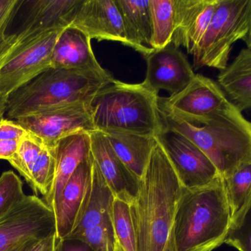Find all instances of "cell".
Segmentation results:
<instances>
[{
    "instance_id": "cell-37",
    "label": "cell",
    "mask_w": 251,
    "mask_h": 251,
    "mask_svg": "<svg viewBox=\"0 0 251 251\" xmlns=\"http://www.w3.org/2000/svg\"><path fill=\"white\" fill-rule=\"evenodd\" d=\"M115 251H125L123 250L122 247H121L119 243H116V249H115Z\"/></svg>"
},
{
    "instance_id": "cell-38",
    "label": "cell",
    "mask_w": 251,
    "mask_h": 251,
    "mask_svg": "<svg viewBox=\"0 0 251 251\" xmlns=\"http://www.w3.org/2000/svg\"><path fill=\"white\" fill-rule=\"evenodd\" d=\"M56 249H57V247H56ZM56 249H54V251H56Z\"/></svg>"
},
{
    "instance_id": "cell-16",
    "label": "cell",
    "mask_w": 251,
    "mask_h": 251,
    "mask_svg": "<svg viewBox=\"0 0 251 251\" xmlns=\"http://www.w3.org/2000/svg\"><path fill=\"white\" fill-rule=\"evenodd\" d=\"M115 198L94 160L89 201L80 221L69 237L83 240L95 234L114 231L113 206Z\"/></svg>"
},
{
    "instance_id": "cell-4",
    "label": "cell",
    "mask_w": 251,
    "mask_h": 251,
    "mask_svg": "<svg viewBox=\"0 0 251 251\" xmlns=\"http://www.w3.org/2000/svg\"><path fill=\"white\" fill-rule=\"evenodd\" d=\"M164 126L193 141L223 178L251 162V122L232 103L203 125H193L160 112Z\"/></svg>"
},
{
    "instance_id": "cell-14",
    "label": "cell",
    "mask_w": 251,
    "mask_h": 251,
    "mask_svg": "<svg viewBox=\"0 0 251 251\" xmlns=\"http://www.w3.org/2000/svg\"><path fill=\"white\" fill-rule=\"evenodd\" d=\"M91 155L115 197L131 205L135 200L140 180L126 166L104 133L90 132Z\"/></svg>"
},
{
    "instance_id": "cell-23",
    "label": "cell",
    "mask_w": 251,
    "mask_h": 251,
    "mask_svg": "<svg viewBox=\"0 0 251 251\" xmlns=\"http://www.w3.org/2000/svg\"><path fill=\"white\" fill-rule=\"evenodd\" d=\"M101 132L126 166L139 180L141 179L156 142V137L122 131Z\"/></svg>"
},
{
    "instance_id": "cell-22",
    "label": "cell",
    "mask_w": 251,
    "mask_h": 251,
    "mask_svg": "<svg viewBox=\"0 0 251 251\" xmlns=\"http://www.w3.org/2000/svg\"><path fill=\"white\" fill-rule=\"evenodd\" d=\"M116 2L122 15L128 47L145 57L149 56L153 51L150 47L152 32L149 0H116Z\"/></svg>"
},
{
    "instance_id": "cell-9",
    "label": "cell",
    "mask_w": 251,
    "mask_h": 251,
    "mask_svg": "<svg viewBox=\"0 0 251 251\" xmlns=\"http://www.w3.org/2000/svg\"><path fill=\"white\" fill-rule=\"evenodd\" d=\"M231 103L218 83L201 74L178 94L158 99L161 112L193 125L206 123Z\"/></svg>"
},
{
    "instance_id": "cell-25",
    "label": "cell",
    "mask_w": 251,
    "mask_h": 251,
    "mask_svg": "<svg viewBox=\"0 0 251 251\" xmlns=\"http://www.w3.org/2000/svg\"><path fill=\"white\" fill-rule=\"evenodd\" d=\"M224 181L233 218L244 208L251 197V162L240 165Z\"/></svg>"
},
{
    "instance_id": "cell-36",
    "label": "cell",
    "mask_w": 251,
    "mask_h": 251,
    "mask_svg": "<svg viewBox=\"0 0 251 251\" xmlns=\"http://www.w3.org/2000/svg\"><path fill=\"white\" fill-rule=\"evenodd\" d=\"M243 41L246 43V47H247L246 48L251 49V22L249 33H248L247 36L245 38V39L243 40Z\"/></svg>"
},
{
    "instance_id": "cell-12",
    "label": "cell",
    "mask_w": 251,
    "mask_h": 251,
    "mask_svg": "<svg viewBox=\"0 0 251 251\" xmlns=\"http://www.w3.org/2000/svg\"><path fill=\"white\" fill-rule=\"evenodd\" d=\"M145 57L147 72L142 84L157 94L160 90H165L170 96L176 95L183 91L196 75L186 56L172 43L161 50H153Z\"/></svg>"
},
{
    "instance_id": "cell-10",
    "label": "cell",
    "mask_w": 251,
    "mask_h": 251,
    "mask_svg": "<svg viewBox=\"0 0 251 251\" xmlns=\"http://www.w3.org/2000/svg\"><path fill=\"white\" fill-rule=\"evenodd\" d=\"M156 138L184 189L201 188L221 176L209 158L180 133L163 125Z\"/></svg>"
},
{
    "instance_id": "cell-28",
    "label": "cell",
    "mask_w": 251,
    "mask_h": 251,
    "mask_svg": "<svg viewBox=\"0 0 251 251\" xmlns=\"http://www.w3.org/2000/svg\"><path fill=\"white\" fill-rule=\"evenodd\" d=\"M113 222L117 243L125 251H137L135 231L131 218L130 204L115 198Z\"/></svg>"
},
{
    "instance_id": "cell-1",
    "label": "cell",
    "mask_w": 251,
    "mask_h": 251,
    "mask_svg": "<svg viewBox=\"0 0 251 251\" xmlns=\"http://www.w3.org/2000/svg\"><path fill=\"white\" fill-rule=\"evenodd\" d=\"M184 189L156 138L137 197L130 205L137 251H176L174 219Z\"/></svg>"
},
{
    "instance_id": "cell-8",
    "label": "cell",
    "mask_w": 251,
    "mask_h": 251,
    "mask_svg": "<svg viewBox=\"0 0 251 251\" xmlns=\"http://www.w3.org/2000/svg\"><path fill=\"white\" fill-rule=\"evenodd\" d=\"M54 211L36 195H25L0 218V251H14L30 240L56 235Z\"/></svg>"
},
{
    "instance_id": "cell-15",
    "label": "cell",
    "mask_w": 251,
    "mask_h": 251,
    "mask_svg": "<svg viewBox=\"0 0 251 251\" xmlns=\"http://www.w3.org/2000/svg\"><path fill=\"white\" fill-rule=\"evenodd\" d=\"M70 27L82 31L91 39L118 41L128 46L116 0H83Z\"/></svg>"
},
{
    "instance_id": "cell-27",
    "label": "cell",
    "mask_w": 251,
    "mask_h": 251,
    "mask_svg": "<svg viewBox=\"0 0 251 251\" xmlns=\"http://www.w3.org/2000/svg\"><path fill=\"white\" fill-rule=\"evenodd\" d=\"M44 145L45 142L41 139L28 131V134L21 141L16 154L8 161L25 178L28 184H30L32 167Z\"/></svg>"
},
{
    "instance_id": "cell-35",
    "label": "cell",
    "mask_w": 251,
    "mask_h": 251,
    "mask_svg": "<svg viewBox=\"0 0 251 251\" xmlns=\"http://www.w3.org/2000/svg\"><path fill=\"white\" fill-rule=\"evenodd\" d=\"M8 97L0 92V121L4 119V115L7 112Z\"/></svg>"
},
{
    "instance_id": "cell-17",
    "label": "cell",
    "mask_w": 251,
    "mask_h": 251,
    "mask_svg": "<svg viewBox=\"0 0 251 251\" xmlns=\"http://www.w3.org/2000/svg\"><path fill=\"white\" fill-rule=\"evenodd\" d=\"M218 0H176L175 29L172 44L193 55L204 35Z\"/></svg>"
},
{
    "instance_id": "cell-5",
    "label": "cell",
    "mask_w": 251,
    "mask_h": 251,
    "mask_svg": "<svg viewBox=\"0 0 251 251\" xmlns=\"http://www.w3.org/2000/svg\"><path fill=\"white\" fill-rule=\"evenodd\" d=\"M158 99L157 93L142 84L114 79L93 100L94 128L156 137L163 128Z\"/></svg>"
},
{
    "instance_id": "cell-2",
    "label": "cell",
    "mask_w": 251,
    "mask_h": 251,
    "mask_svg": "<svg viewBox=\"0 0 251 251\" xmlns=\"http://www.w3.org/2000/svg\"><path fill=\"white\" fill-rule=\"evenodd\" d=\"M114 81L104 68H51L12 93L7 116L16 120L45 111L79 103H92L106 85Z\"/></svg>"
},
{
    "instance_id": "cell-33",
    "label": "cell",
    "mask_w": 251,
    "mask_h": 251,
    "mask_svg": "<svg viewBox=\"0 0 251 251\" xmlns=\"http://www.w3.org/2000/svg\"><path fill=\"white\" fill-rule=\"evenodd\" d=\"M57 235L44 240H30L14 251H53L57 247Z\"/></svg>"
},
{
    "instance_id": "cell-6",
    "label": "cell",
    "mask_w": 251,
    "mask_h": 251,
    "mask_svg": "<svg viewBox=\"0 0 251 251\" xmlns=\"http://www.w3.org/2000/svg\"><path fill=\"white\" fill-rule=\"evenodd\" d=\"M251 22V0H218L210 23L193 53L195 68L225 69L233 44L247 36Z\"/></svg>"
},
{
    "instance_id": "cell-26",
    "label": "cell",
    "mask_w": 251,
    "mask_h": 251,
    "mask_svg": "<svg viewBox=\"0 0 251 251\" xmlns=\"http://www.w3.org/2000/svg\"><path fill=\"white\" fill-rule=\"evenodd\" d=\"M55 146L46 144L32 167L29 187L46 197L51 193L55 178Z\"/></svg>"
},
{
    "instance_id": "cell-32",
    "label": "cell",
    "mask_w": 251,
    "mask_h": 251,
    "mask_svg": "<svg viewBox=\"0 0 251 251\" xmlns=\"http://www.w3.org/2000/svg\"><path fill=\"white\" fill-rule=\"evenodd\" d=\"M25 1L0 0V44L5 39L6 31Z\"/></svg>"
},
{
    "instance_id": "cell-29",
    "label": "cell",
    "mask_w": 251,
    "mask_h": 251,
    "mask_svg": "<svg viewBox=\"0 0 251 251\" xmlns=\"http://www.w3.org/2000/svg\"><path fill=\"white\" fill-rule=\"evenodd\" d=\"M224 243L240 251H251V197L244 208L233 217Z\"/></svg>"
},
{
    "instance_id": "cell-24",
    "label": "cell",
    "mask_w": 251,
    "mask_h": 251,
    "mask_svg": "<svg viewBox=\"0 0 251 251\" xmlns=\"http://www.w3.org/2000/svg\"><path fill=\"white\" fill-rule=\"evenodd\" d=\"M151 19L150 47L161 50L172 43L175 29L176 0H149Z\"/></svg>"
},
{
    "instance_id": "cell-18",
    "label": "cell",
    "mask_w": 251,
    "mask_h": 251,
    "mask_svg": "<svg viewBox=\"0 0 251 251\" xmlns=\"http://www.w3.org/2000/svg\"><path fill=\"white\" fill-rule=\"evenodd\" d=\"M56 172L51 193L44 201L54 211L63 189L82 162L91 156L89 132L76 133L62 139L55 144Z\"/></svg>"
},
{
    "instance_id": "cell-31",
    "label": "cell",
    "mask_w": 251,
    "mask_h": 251,
    "mask_svg": "<svg viewBox=\"0 0 251 251\" xmlns=\"http://www.w3.org/2000/svg\"><path fill=\"white\" fill-rule=\"evenodd\" d=\"M25 195L20 178L11 170L3 172L0 176V218Z\"/></svg>"
},
{
    "instance_id": "cell-3",
    "label": "cell",
    "mask_w": 251,
    "mask_h": 251,
    "mask_svg": "<svg viewBox=\"0 0 251 251\" xmlns=\"http://www.w3.org/2000/svg\"><path fill=\"white\" fill-rule=\"evenodd\" d=\"M224 178L201 188L184 189L174 219L176 251H212L224 244L231 225Z\"/></svg>"
},
{
    "instance_id": "cell-11",
    "label": "cell",
    "mask_w": 251,
    "mask_h": 251,
    "mask_svg": "<svg viewBox=\"0 0 251 251\" xmlns=\"http://www.w3.org/2000/svg\"><path fill=\"white\" fill-rule=\"evenodd\" d=\"M31 134L50 146L76 133L95 131L92 103H79L34 113L18 119Z\"/></svg>"
},
{
    "instance_id": "cell-21",
    "label": "cell",
    "mask_w": 251,
    "mask_h": 251,
    "mask_svg": "<svg viewBox=\"0 0 251 251\" xmlns=\"http://www.w3.org/2000/svg\"><path fill=\"white\" fill-rule=\"evenodd\" d=\"M218 84L239 110H251V49H243L220 72Z\"/></svg>"
},
{
    "instance_id": "cell-13",
    "label": "cell",
    "mask_w": 251,
    "mask_h": 251,
    "mask_svg": "<svg viewBox=\"0 0 251 251\" xmlns=\"http://www.w3.org/2000/svg\"><path fill=\"white\" fill-rule=\"evenodd\" d=\"M92 155L82 162L66 184L54 209L57 238L63 240L72 235L83 215L92 188Z\"/></svg>"
},
{
    "instance_id": "cell-19",
    "label": "cell",
    "mask_w": 251,
    "mask_h": 251,
    "mask_svg": "<svg viewBox=\"0 0 251 251\" xmlns=\"http://www.w3.org/2000/svg\"><path fill=\"white\" fill-rule=\"evenodd\" d=\"M83 0L25 1L26 16L22 27L41 32L70 27Z\"/></svg>"
},
{
    "instance_id": "cell-30",
    "label": "cell",
    "mask_w": 251,
    "mask_h": 251,
    "mask_svg": "<svg viewBox=\"0 0 251 251\" xmlns=\"http://www.w3.org/2000/svg\"><path fill=\"white\" fill-rule=\"evenodd\" d=\"M28 131L17 121H0V160L9 161L17 152L22 139Z\"/></svg>"
},
{
    "instance_id": "cell-20",
    "label": "cell",
    "mask_w": 251,
    "mask_h": 251,
    "mask_svg": "<svg viewBox=\"0 0 251 251\" xmlns=\"http://www.w3.org/2000/svg\"><path fill=\"white\" fill-rule=\"evenodd\" d=\"M100 66L88 35L72 27L63 30L53 50L51 68L81 69Z\"/></svg>"
},
{
    "instance_id": "cell-34",
    "label": "cell",
    "mask_w": 251,
    "mask_h": 251,
    "mask_svg": "<svg viewBox=\"0 0 251 251\" xmlns=\"http://www.w3.org/2000/svg\"><path fill=\"white\" fill-rule=\"evenodd\" d=\"M56 251H95L88 243L79 239L68 238L58 240Z\"/></svg>"
},
{
    "instance_id": "cell-7",
    "label": "cell",
    "mask_w": 251,
    "mask_h": 251,
    "mask_svg": "<svg viewBox=\"0 0 251 251\" xmlns=\"http://www.w3.org/2000/svg\"><path fill=\"white\" fill-rule=\"evenodd\" d=\"M64 29L29 35L18 42L0 63V92L9 97L51 69L54 46Z\"/></svg>"
}]
</instances>
